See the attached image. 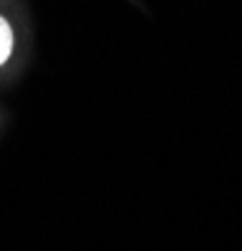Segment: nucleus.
<instances>
[{
	"label": "nucleus",
	"instance_id": "obj_1",
	"mask_svg": "<svg viewBox=\"0 0 242 251\" xmlns=\"http://www.w3.org/2000/svg\"><path fill=\"white\" fill-rule=\"evenodd\" d=\"M15 53V28L10 18L0 10V71H3Z\"/></svg>",
	"mask_w": 242,
	"mask_h": 251
}]
</instances>
